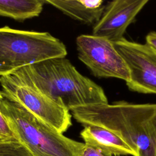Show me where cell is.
Returning a JSON list of instances; mask_svg holds the SVG:
<instances>
[{
    "mask_svg": "<svg viewBox=\"0 0 156 156\" xmlns=\"http://www.w3.org/2000/svg\"><path fill=\"white\" fill-rule=\"evenodd\" d=\"M78 57L98 77H115L127 82L128 67L113 42L94 35H80L76 40Z\"/></svg>",
    "mask_w": 156,
    "mask_h": 156,
    "instance_id": "obj_6",
    "label": "cell"
},
{
    "mask_svg": "<svg viewBox=\"0 0 156 156\" xmlns=\"http://www.w3.org/2000/svg\"><path fill=\"white\" fill-rule=\"evenodd\" d=\"M14 72L69 111L78 106L108 103L102 88L81 74L65 57L45 60Z\"/></svg>",
    "mask_w": 156,
    "mask_h": 156,
    "instance_id": "obj_2",
    "label": "cell"
},
{
    "mask_svg": "<svg viewBox=\"0 0 156 156\" xmlns=\"http://www.w3.org/2000/svg\"><path fill=\"white\" fill-rule=\"evenodd\" d=\"M80 156H112L110 154H107L101 149L85 143L84 147L80 153Z\"/></svg>",
    "mask_w": 156,
    "mask_h": 156,
    "instance_id": "obj_14",
    "label": "cell"
},
{
    "mask_svg": "<svg viewBox=\"0 0 156 156\" xmlns=\"http://www.w3.org/2000/svg\"><path fill=\"white\" fill-rule=\"evenodd\" d=\"M69 17L82 23L86 22L90 15V10L83 7L78 0H42Z\"/></svg>",
    "mask_w": 156,
    "mask_h": 156,
    "instance_id": "obj_11",
    "label": "cell"
},
{
    "mask_svg": "<svg viewBox=\"0 0 156 156\" xmlns=\"http://www.w3.org/2000/svg\"><path fill=\"white\" fill-rule=\"evenodd\" d=\"M0 156H33L18 140L0 139Z\"/></svg>",
    "mask_w": 156,
    "mask_h": 156,
    "instance_id": "obj_12",
    "label": "cell"
},
{
    "mask_svg": "<svg viewBox=\"0 0 156 156\" xmlns=\"http://www.w3.org/2000/svg\"><path fill=\"white\" fill-rule=\"evenodd\" d=\"M4 99V97L2 94V91L0 90V104L1 103V102L3 101V99Z\"/></svg>",
    "mask_w": 156,
    "mask_h": 156,
    "instance_id": "obj_17",
    "label": "cell"
},
{
    "mask_svg": "<svg viewBox=\"0 0 156 156\" xmlns=\"http://www.w3.org/2000/svg\"><path fill=\"white\" fill-rule=\"evenodd\" d=\"M149 0H112L94 24L92 35L112 42L123 37L127 27Z\"/></svg>",
    "mask_w": 156,
    "mask_h": 156,
    "instance_id": "obj_8",
    "label": "cell"
},
{
    "mask_svg": "<svg viewBox=\"0 0 156 156\" xmlns=\"http://www.w3.org/2000/svg\"><path fill=\"white\" fill-rule=\"evenodd\" d=\"M83 126L80 136L85 143L112 155L137 156L136 153L121 138L111 130L94 125Z\"/></svg>",
    "mask_w": 156,
    "mask_h": 156,
    "instance_id": "obj_9",
    "label": "cell"
},
{
    "mask_svg": "<svg viewBox=\"0 0 156 156\" xmlns=\"http://www.w3.org/2000/svg\"><path fill=\"white\" fill-rule=\"evenodd\" d=\"M80 4L88 10H97L104 9L102 5L103 0H78Z\"/></svg>",
    "mask_w": 156,
    "mask_h": 156,
    "instance_id": "obj_15",
    "label": "cell"
},
{
    "mask_svg": "<svg viewBox=\"0 0 156 156\" xmlns=\"http://www.w3.org/2000/svg\"><path fill=\"white\" fill-rule=\"evenodd\" d=\"M65 45L47 32L0 27V76L45 60L65 57Z\"/></svg>",
    "mask_w": 156,
    "mask_h": 156,
    "instance_id": "obj_4",
    "label": "cell"
},
{
    "mask_svg": "<svg viewBox=\"0 0 156 156\" xmlns=\"http://www.w3.org/2000/svg\"><path fill=\"white\" fill-rule=\"evenodd\" d=\"M43 7L42 0H0V16L24 21L38 16Z\"/></svg>",
    "mask_w": 156,
    "mask_h": 156,
    "instance_id": "obj_10",
    "label": "cell"
},
{
    "mask_svg": "<svg viewBox=\"0 0 156 156\" xmlns=\"http://www.w3.org/2000/svg\"><path fill=\"white\" fill-rule=\"evenodd\" d=\"M4 97L21 105L60 133L72 125L69 110L47 96L31 82L13 72L0 76Z\"/></svg>",
    "mask_w": 156,
    "mask_h": 156,
    "instance_id": "obj_5",
    "label": "cell"
},
{
    "mask_svg": "<svg viewBox=\"0 0 156 156\" xmlns=\"http://www.w3.org/2000/svg\"><path fill=\"white\" fill-rule=\"evenodd\" d=\"M129 71L128 88L144 94H156V51L147 44H141L124 37L113 42Z\"/></svg>",
    "mask_w": 156,
    "mask_h": 156,
    "instance_id": "obj_7",
    "label": "cell"
},
{
    "mask_svg": "<svg viewBox=\"0 0 156 156\" xmlns=\"http://www.w3.org/2000/svg\"><path fill=\"white\" fill-rule=\"evenodd\" d=\"M83 126L105 128L121 138L137 156H156V103L133 104L124 101L92 104L71 110Z\"/></svg>",
    "mask_w": 156,
    "mask_h": 156,
    "instance_id": "obj_1",
    "label": "cell"
},
{
    "mask_svg": "<svg viewBox=\"0 0 156 156\" xmlns=\"http://www.w3.org/2000/svg\"><path fill=\"white\" fill-rule=\"evenodd\" d=\"M146 43L156 51V32H151L146 37Z\"/></svg>",
    "mask_w": 156,
    "mask_h": 156,
    "instance_id": "obj_16",
    "label": "cell"
},
{
    "mask_svg": "<svg viewBox=\"0 0 156 156\" xmlns=\"http://www.w3.org/2000/svg\"><path fill=\"white\" fill-rule=\"evenodd\" d=\"M0 139L5 140H17L6 118L0 110Z\"/></svg>",
    "mask_w": 156,
    "mask_h": 156,
    "instance_id": "obj_13",
    "label": "cell"
},
{
    "mask_svg": "<svg viewBox=\"0 0 156 156\" xmlns=\"http://www.w3.org/2000/svg\"><path fill=\"white\" fill-rule=\"evenodd\" d=\"M0 110L16 140L33 156H80L84 143L64 136L18 104L4 98Z\"/></svg>",
    "mask_w": 156,
    "mask_h": 156,
    "instance_id": "obj_3",
    "label": "cell"
}]
</instances>
